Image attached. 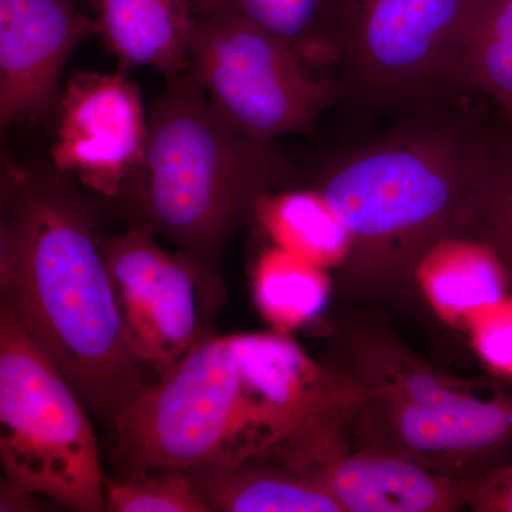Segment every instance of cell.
Returning <instances> with one entry per match:
<instances>
[{
	"instance_id": "obj_10",
	"label": "cell",
	"mask_w": 512,
	"mask_h": 512,
	"mask_svg": "<svg viewBox=\"0 0 512 512\" xmlns=\"http://www.w3.org/2000/svg\"><path fill=\"white\" fill-rule=\"evenodd\" d=\"M55 113L50 165L110 204L146 158L150 123L140 87L120 70H77L64 84Z\"/></svg>"
},
{
	"instance_id": "obj_7",
	"label": "cell",
	"mask_w": 512,
	"mask_h": 512,
	"mask_svg": "<svg viewBox=\"0 0 512 512\" xmlns=\"http://www.w3.org/2000/svg\"><path fill=\"white\" fill-rule=\"evenodd\" d=\"M190 66L218 116L262 143L312 134L339 96L284 40L225 13L197 10Z\"/></svg>"
},
{
	"instance_id": "obj_1",
	"label": "cell",
	"mask_w": 512,
	"mask_h": 512,
	"mask_svg": "<svg viewBox=\"0 0 512 512\" xmlns=\"http://www.w3.org/2000/svg\"><path fill=\"white\" fill-rule=\"evenodd\" d=\"M360 399L338 356L313 359L289 333L212 332L111 424V464L136 476L353 446Z\"/></svg>"
},
{
	"instance_id": "obj_3",
	"label": "cell",
	"mask_w": 512,
	"mask_h": 512,
	"mask_svg": "<svg viewBox=\"0 0 512 512\" xmlns=\"http://www.w3.org/2000/svg\"><path fill=\"white\" fill-rule=\"evenodd\" d=\"M487 154L450 124L400 128L343 154L316 190L346 229L335 289L350 301L407 306L420 302L421 265L463 227Z\"/></svg>"
},
{
	"instance_id": "obj_16",
	"label": "cell",
	"mask_w": 512,
	"mask_h": 512,
	"mask_svg": "<svg viewBox=\"0 0 512 512\" xmlns=\"http://www.w3.org/2000/svg\"><path fill=\"white\" fill-rule=\"evenodd\" d=\"M198 12L245 20L284 40L315 64L340 56V20L335 0H197Z\"/></svg>"
},
{
	"instance_id": "obj_20",
	"label": "cell",
	"mask_w": 512,
	"mask_h": 512,
	"mask_svg": "<svg viewBox=\"0 0 512 512\" xmlns=\"http://www.w3.org/2000/svg\"><path fill=\"white\" fill-rule=\"evenodd\" d=\"M456 237L484 244L512 282V133L487 141L476 197Z\"/></svg>"
},
{
	"instance_id": "obj_15",
	"label": "cell",
	"mask_w": 512,
	"mask_h": 512,
	"mask_svg": "<svg viewBox=\"0 0 512 512\" xmlns=\"http://www.w3.org/2000/svg\"><path fill=\"white\" fill-rule=\"evenodd\" d=\"M256 224L276 247L323 269H335L348 251L346 229L316 188L296 187L266 195L256 211Z\"/></svg>"
},
{
	"instance_id": "obj_19",
	"label": "cell",
	"mask_w": 512,
	"mask_h": 512,
	"mask_svg": "<svg viewBox=\"0 0 512 512\" xmlns=\"http://www.w3.org/2000/svg\"><path fill=\"white\" fill-rule=\"evenodd\" d=\"M457 83L491 97L512 120V0H484Z\"/></svg>"
},
{
	"instance_id": "obj_11",
	"label": "cell",
	"mask_w": 512,
	"mask_h": 512,
	"mask_svg": "<svg viewBox=\"0 0 512 512\" xmlns=\"http://www.w3.org/2000/svg\"><path fill=\"white\" fill-rule=\"evenodd\" d=\"M96 18L76 0H0V124L36 123L56 110L64 67Z\"/></svg>"
},
{
	"instance_id": "obj_5",
	"label": "cell",
	"mask_w": 512,
	"mask_h": 512,
	"mask_svg": "<svg viewBox=\"0 0 512 512\" xmlns=\"http://www.w3.org/2000/svg\"><path fill=\"white\" fill-rule=\"evenodd\" d=\"M329 328L335 355L362 387L353 450L393 454L467 481L512 460L507 389L431 365L382 316L338 311Z\"/></svg>"
},
{
	"instance_id": "obj_14",
	"label": "cell",
	"mask_w": 512,
	"mask_h": 512,
	"mask_svg": "<svg viewBox=\"0 0 512 512\" xmlns=\"http://www.w3.org/2000/svg\"><path fill=\"white\" fill-rule=\"evenodd\" d=\"M184 473L211 512H343L320 481L274 457Z\"/></svg>"
},
{
	"instance_id": "obj_4",
	"label": "cell",
	"mask_w": 512,
	"mask_h": 512,
	"mask_svg": "<svg viewBox=\"0 0 512 512\" xmlns=\"http://www.w3.org/2000/svg\"><path fill=\"white\" fill-rule=\"evenodd\" d=\"M146 158L111 208L151 229L204 275L217 305L227 299L222 266L232 239L256 224L266 195L301 187L276 143L242 136L211 106L194 70L165 79L148 111Z\"/></svg>"
},
{
	"instance_id": "obj_17",
	"label": "cell",
	"mask_w": 512,
	"mask_h": 512,
	"mask_svg": "<svg viewBox=\"0 0 512 512\" xmlns=\"http://www.w3.org/2000/svg\"><path fill=\"white\" fill-rule=\"evenodd\" d=\"M500 272L503 269L484 244L476 239L451 237L424 259L420 282L441 309L466 315L468 309L498 301Z\"/></svg>"
},
{
	"instance_id": "obj_12",
	"label": "cell",
	"mask_w": 512,
	"mask_h": 512,
	"mask_svg": "<svg viewBox=\"0 0 512 512\" xmlns=\"http://www.w3.org/2000/svg\"><path fill=\"white\" fill-rule=\"evenodd\" d=\"M343 512H458L468 510L474 481L431 471L407 458L348 450L313 468Z\"/></svg>"
},
{
	"instance_id": "obj_21",
	"label": "cell",
	"mask_w": 512,
	"mask_h": 512,
	"mask_svg": "<svg viewBox=\"0 0 512 512\" xmlns=\"http://www.w3.org/2000/svg\"><path fill=\"white\" fill-rule=\"evenodd\" d=\"M104 497L113 512H211L187 474L177 470L106 477Z\"/></svg>"
},
{
	"instance_id": "obj_22",
	"label": "cell",
	"mask_w": 512,
	"mask_h": 512,
	"mask_svg": "<svg viewBox=\"0 0 512 512\" xmlns=\"http://www.w3.org/2000/svg\"><path fill=\"white\" fill-rule=\"evenodd\" d=\"M468 510L512 512V460L474 481Z\"/></svg>"
},
{
	"instance_id": "obj_13",
	"label": "cell",
	"mask_w": 512,
	"mask_h": 512,
	"mask_svg": "<svg viewBox=\"0 0 512 512\" xmlns=\"http://www.w3.org/2000/svg\"><path fill=\"white\" fill-rule=\"evenodd\" d=\"M99 36L120 72L153 67L167 77L190 69L197 0H94Z\"/></svg>"
},
{
	"instance_id": "obj_6",
	"label": "cell",
	"mask_w": 512,
	"mask_h": 512,
	"mask_svg": "<svg viewBox=\"0 0 512 512\" xmlns=\"http://www.w3.org/2000/svg\"><path fill=\"white\" fill-rule=\"evenodd\" d=\"M3 485L77 512L106 511L99 440L87 407L15 316L0 308Z\"/></svg>"
},
{
	"instance_id": "obj_8",
	"label": "cell",
	"mask_w": 512,
	"mask_h": 512,
	"mask_svg": "<svg viewBox=\"0 0 512 512\" xmlns=\"http://www.w3.org/2000/svg\"><path fill=\"white\" fill-rule=\"evenodd\" d=\"M484 0H362L340 23V57L369 100L409 104L450 83Z\"/></svg>"
},
{
	"instance_id": "obj_9",
	"label": "cell",
	"mask_w": 512,
	"mask_h": 512,
	"mask_svg": "<svg viewBox=\"0 0 512 512\" xmlns=\"http://www.w3.org/2000/svg\"><path fill=\"white\" fill-rule=\"evenodd\" d=\"M107 261L128 348L157 382L212 333L220 306L198 266L141 225L110 235Z\"/></svg>"
},
{
	"instance_id": "obj_18",
	"label": "cell",
	"mask_w": 512,
	"mask_h": 512,
	"mask_svg": "<svg viewBox=\"0 0 512 512\" xmlns=\"http://www.w3.org/2000/svg\"><path fill=\"white\" fill-rule=\"evenodd\" d=\"M254 292L259 311L274 330L289 333L320 312L329 281L323 268L275 245L256 262Z\"/></svg>"
},
{
	"instance_id": "obj_2",
	"label": "cell",
	"mask_w": 512,
	"mask_h": 512,
	"mask_svg": "<svg viewBox=\"0 0 512 512\" xmlns=\"http://www.w3.org/2000/svg\"><path fill=\"white\" fill-rule=\"evenodd\" d=\"M99 204L55 168L3 161L0 308L111 424L156 377L128 348Z\"/></svg>"
}]
</instances>
